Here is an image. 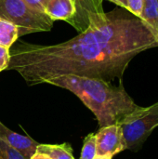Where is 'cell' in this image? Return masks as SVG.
<instances>
[{
	"instance_id": "cell-1",
	"label": "cell",
	"mask_w": 158,
	"mask_h": 159,
	"mask_svg": "<svg viewBox=\"0 0 158 159\" xmlns=\"http://www.w3.org/2000/svg\"><path fill=\"white\" fill-rule=\"evenodd\" d=\"M156 47L158 36L152 28L117 7L91 16L87 30L70 40L54 45L18 43L10 50L7 70L17 72L29 86L62 75L121 81L138 54Z\"/></svg>"
},
{
	"instance_id": "cell-2",
	"label": "cell",
	"mask_w": 158,
	"mask_h": 159,
	"mask_svg": "<svg viewBox=\"0 0 158 159\" xmlns=\"http://www.w3.org/2000/svg\"><path fill=\"white\" fill-rule=\"evenodd\" d=\"M74 93L94 114L100 128L118 124L138 106L126 91L122 81L118 86L102 79L62 75L46 82Z\"/></svg>"
},
{
	"instance_id": "cell-3",
	"label": "cell",
	"mask_w": 158,
	"mask_h": 159,
	"mask_svg": "<svg viewBox=\"0 0 158 159\" xmlns=\"http://www.w3.org/2000/svg\"><path fill=\"white\" fill-rule=\"evenodd\" d=\"M118 124L127 150L138 152L158 127V102L148 107L137 106Z\"/></svg>"
},
{
	"instance_id": "cell-4",
	"label": "cell",
	"mask_w": 158,
	"mask_h": 159,
	"mask_svg": "<svg viewBox=\"0 0 158 159\" xmlns=\"http://www.w3.org/2000/svg\"><path fill=\"white\" fill-rule=\"evenodd\" d=\"M0 18L14 23L19 29V36L49 32L54 24L46 13L34 10L23 0H0Z\"/></svg>"
},
{
	"instance_id": "cell-5",
	"label": "cell",
	"mask_w": 158,
	"mask_h": 159,
	"mask_svg": "<svg viewBox=\"0 0 158 159\" xmlns=\"http://www.w3.org/2000/svg\"><path fill=\"white\" fill-rule=\"evenodd\" d=\"M97 142V155L115 156L127 150L119 124H114L100 128L95 134Z\"/></svg>"
},
{
	"instance_id": "cell-6",
	"label": "cell",
	"mask_w": 158,
	"mask_h": 159,
	"mask_svg": "<svg viewBox=\"0 0 158 159\" xmlns=\"http://www.w3.org/2000/svg\"><path fill=\"white\" fill-rule=\"evenodd\" d=\"M75 14L68 23L71 24L78 33L87 30L89 24V18L95 14L104 12L102 0H74Z\"/></svg>"
},
{
	"instance_id": "cell-7",
	"label": "cell",
	"mask_w": 158,
	"mask_h": 159,
	"mask_svg": "<svg viewBox=\"0 0 158 159\" xmlns=\"http://www.w3.org/2000/svg\"><path fill=\"white\" fill-rule=\"evenodd\" d=\"M0 140L13 146L26 159H30V157L36 152V147L38 145V143L32 138L12 131L11 129L7 128L1 121Z\"/></svg>"
},
{
	"instance_id": "cell-8",
	"label": "cell",
	"mask_w": 158,
	"mask_h": 159,
	"mask_svg": "<svg viewBox=\"0 0 158 159\" xmlns=\"http://www.w3.org/2000/svg\"><path fill=\"white\" fill-rule=\"evenodd\" d=\"M74 0H48L45 13L52 20H64L68 22L75 14Z\"/></svg>"
},
{
	"instance_id": "cell-9",
	"label": "cell",
	"mask_w": 158,
	"mask_h": 159,
	"mask_svg": "<svg viewBox=\"0 0 158 159\" xmlns=\"http://www.w3.org/2000/svg\"><path fill=\"white\" fill-rule=\"evenodd\" d=\"M36 152L43 153L51 159H74L73 149L67 143L61 144H45L38 143Z\"/></svg>"
},
{
	"instance_id": "cell-10",
	"label": "cell",
	"mask_w": 158,
	"mask_h": 159,
	"mask_svg": "<svg viewBox=\"0 0 158 159\" xmlns=\"http://www.w3.org/2000/svg\"><path fill=\"white\" fill-rule=\"evenodd\" d=\"M19 37L18 27L11 21L0 18V46L10 49Z\"/></svg>"
},
{
	"instance_id": "cell-11",
	"label": "cell",
	"mask_w": 158,
	"mask_h": 159,
	"mask_svg": "<svg viewBox=\"0 0 158 159\" xmlns=\"http://www.w3.org/2000/svg\"><path fill=\"white\" fill-rule=\"evenodd\" d=\"M141 19L152 28L158 36L157 0H142V13Z\"/></svg>"
},
{
	"instance_id": "cell-12",
	"label": "cell",
	"mask_w": 158,
	"mask_h": 159,
	"mask_svg": "<svg viewBox=\"0 0 158 159\" xmlns=\"http://www.w3.org/2000/svg\"><path fill=\"white\" fill-rule=\"evenodd\" d=\"M97 156V142L95 133H89L84 139L79 159H93Z\"/></svg>"
},
{
	"instance_id": "cell-13",
	"label": "cell",
	"mask_w": 158,
	"mask_h": 159,
	"mask_svg": "<svg viewBox=\"0 0 158 159\" xmlns=\"http://www.w3.org/2000/svg\"><path fill=\"white\" fill-rule=\"evenodd\" d=\"M0 159H26L17 149L0 140Z\"/></svg>"
},
{
	"instance_id": "cell-14",
	"label": "cell",
	"mask_w": 158,
	"mask_h": 159,
	"mask_svg": "<svg viewBox=\"0 0 158 159\" xmlns=\"http://www.w3.org/2000/svg\"><path fill=\"white\" fill-rule=\"evenodd\" d=\"M128 11L141 18L142 13V0H127Z\"/></svg>"
},
{
	"instance_id": "cell-15",
	"label": "cell",
	"mask_w": 158,
	"mask_h": 159,
	"mask_svg": "<svg viewBox=\"0 0 158 159\" xmlns=\"http://www.w3.org/2000/svg\"><path fill=\"white\" fill-rule=\"evenodd\" d=\"M10 59V49L0 46V73L7 69Z\"/></svg>"
},
{
	"instance_id": "cell-16",
	"label": "cell",
	"mask_w": 158,
	"mask_h": 159,
	"mask_svg": "<svg viewBox=\"0 0 158 159\" xmlns=\"http://www.w3.org/2000/svg\"><path fill=\"white\" fill-rule=\"evenodd\" d=\"M23 1L34 10L42 13H45V8L48 2V0H23Z\"/></svg>"
},
{
	"instance_id": "cell-17",
	"label": "cell",
	"mask_w": 158,
	"mask_h": 159,
	"mask_svg": "<svg viewBox=\"0 0 158 159\" xmlns=\"http://www.w3.org/2000/svg\"><path fill=\"white\" fill-rule=\"evenodd\" d=\"M109 1L115 3V5H117L121 8H124V9L128 10V2H127V0H109Z\"/></svg>"
},
{
	"instance_id": "cell-18",
	"label": "cell",
	"mask_w": 158,
	"mask_h": 159,
	"mask_svg": "<svg viewBox=\"0 0 158 159\" xmlns=\"http://www.w3.org/2000/svg\"><path fill=\"white\" fill-rule=\"evenodd\" d=\"M30 159H51L48 156L43 154V153H39V152H35L31 157Z\"/></svg>"
},
{
	"instance_id": "cell-19",
	"label": "cell",
	"mask_w": 158,
	"mask_h": 159,
	"mask_svg": "<svg viewBox=\"0 0 158 159\" xmlns=\"http://www.w3.org/2000/svg\"><path fill=\"white\" fill-rule=\"evenodd\" d=\"M93 159H113V156L111 155H104V156H96Z\"/></svg>"
},
{
	"instance_id": "cell-20",
	"label": "cell",
	"mask_w": 158,
	"mask_h": 159,
	"mask_svg": "<svg viewBox=\"0 0 158 159\" xmlns=\"http://www.w3.org/2000/svg\"><path fill=\"white\" fill-rule=\"evenodd\" d=\"M102 1H103V0H102Z\"/></svg>"
},
{
	"instance_id": "cell-21",
	"label": "cell",
	"mask_w": 158,
	"mask_h": 159,
	"mask_svg": "<svg viewBox=\"0 0 158 159\" xmlns=\"http://www.w3.org/2000/svg\"><path fill=\"white\" fill-rule=\"evenodd\" d=\"M157 1H158V0H157Z\"/></svg>"
}]
</instances>
